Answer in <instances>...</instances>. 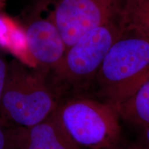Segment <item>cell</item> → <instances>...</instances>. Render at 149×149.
<instances>
[{"label": "cell", "mask_w": 149, "mask_h": 149, "mask_svg": "<svg viewBox=\"0 0 149 149\" xmlns=\"http://www.w3.org/2000/svg\"><path fill=\"white\" fill-rule=\"evenodd\" d=\"M111 149H146V148H144V147H143L142 146H141V145L139 144L138 143H137V144L130 145L129 146H120V144H119Z\"/></svg>", "instance_id": "13"}, {"label": "cell", "mask_w": 149, "mask_h": 149, "mask_svg": "<svg viewBox=\"0 0 149 149\" xmlns=\"http://www.w3.org/2000/svg\"><path fill=\"white\" fill-rule=\"evenodd\" d=\"M121 35L116 19L86 33L67 48L51 70L55 82L72 91L90 87L104 57Z\"/></svg>", "instance_id": "4"}, {"label": "cell", "mask_w": 149, "mask_h": 149, "mask_svg": "<svg viewBox=\"0 0 149 149\" xmlns=\"http://www.w3.org/2000/svg\"><path fill=\"white\" fill-rule=\"evenodd\" d=\"M10 144L15 145L16 148L15 140L11 141V137H9L3 128L0 126V149H9Z\"/></svg>", "instance_id": "11"}, {"label": "cell", "mask_w": 149, "mask_h": 149, "mask_svg": "<svg viewBox=\"0 0 149 149\" xmlns=\"http://www.w3.org/2000/svg\"><path fill=\"white\" fill-rule=\"evenodd\" d=\"M27 48L35 63L45 74L59 62L67 48L50 15L33 14L25 26Z\"/></svg>", "instance_id": "6"}, {"label": "cell", "mask_w": 149, "mask_h": 149, "mask_svg": "<svg viewBox=\"0 0 149 149\" xmlns=\"http://www.w3.org/2000/svg\"><path fill=\"white\" fill-rule=\"evenodd\" d=\"M8 62L6 60L3 55L0 53V102L4 88L6 80L7 77V72H8Z\"/></svg>", "instance_id": "10"}, {"label": "cell", "mask_w": 149, "mask_h": 149, "mask_svg": "<svg viewBox=\"0 0 149 149\" xmlns=\"http://www.w3.org/2000/svg\"><path fill=\"white\" fill-rule=\"evenodd\" d=\"M137 143L146 149H149V127L141 129Z\"/></svg>", "instance_id": "12"}, {"label": "cell", "mask_w": 149, "mask_h": 149, "mask_svg": "<svg viewBox=\"0 0 149 149\" xmlns=\"http://www.w3.org/2000/svg\"><path fill=\"white\" fill-rule=\"evenodd\" d=\"M56 1H57V0H35L37 5L41 6L44 7V8L46 5L49 4V3H54Z\"/></svg>", "instance_id": "14"}, {"label": "cell", "mask_w": 149, "mask_h": 149, "mask_svg": "<svg viewBox=\"0 0 149 149\" xmlns=\"http://www.w3.org/2000/svg\"><path fill=\"white\" fill-rule=\"evenodd\" d=\"M124 0H57L50 13L66 48L90 30L116 19Z\"/></svg>", "instance_id": "5"}, {"label": "cell", "mask_w": 149, "mask_h": 149, "mask_svg": "<svg viewBox=\"0 0 149 149\" xmlns=\"http://www.w3.org/2000/svg\"><path fill=\"white\" fill-rule=\"evenodd\" d=\"M148 79L149 40L124 33L109 49L91 86L115 109Z\"/></svg>", "instance_id": "1"}, {"label": "cell", "mask_w": 149, "mask_h": 149, "mask_svg": "<svg viewBox=\"0 0 149 149\" xmlns=\"http://www.w3.org/2000/svg\"><path fill=\"white\" fill-rule=\"evenodd\" d=\"M17 149H82L72 140L55 111L46 120L15 130Z\"/></svg>", "instance_id": "7"}, {"label": "cell", "mask_w": 149, "mask_h": 149, "mask_svg": "<svg viewBox=\"0 0 149 149\" xmlns=\"http://www.w3.org/2000/svg\"><path fill=\"white\" fill-rule=\"evenodd\" d=\"M116 21L122 34L135 33L149 40V0H124Z\"/></svg>", "instance_id": "8"}, {"label": "cell", "mask_w": 149, "mask_h": 149, "mask_svg": "<svg viewBox=\"0 0 149 149\" xmlns=\"http://www.w3.org/2000/svg\"><path fill=\"white\" fill-rule=\"evenodd\" d=\"M119 117L141 129L149 127V79L115 109Z\"/></svg>", "instance_id": "9"}, {"label": "cell", "mask_w": 149, "mask_h": 149, "mask_svg": "<svg viewBox=\"0 0 149 149\" xmlns=\"http://www.w3.org/2000/svg\"><path fill=\"white\" fill-rule=\"evenodd\" d=\"M55 113L72 140L82 149H111L120 144V117L105 102L75 97L57 106Z\"/></svg>", "instance_id": "3"}, {"label": "cell", "mask_w": 149, "mask_h": 149, "mask_svg": "<svg viewBox=\"0 0 149 149\" xmlns=\"http://www.w3.org/2000/svg\"><path fill=\"white\" fill-rule=\"evenodd\" d=\"M53 88L45 74L31 70L21 61L8 62L0 108L19 127L28 128L51 115L57 108Z\"/></svg>", "instance_id": "2"}]
</instances>
